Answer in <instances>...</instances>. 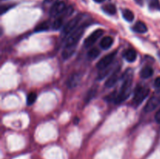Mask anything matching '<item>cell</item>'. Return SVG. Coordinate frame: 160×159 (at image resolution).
<instances>
[{"label": "cell", "mask_w": 160, "mask_h": 159, "mask_svg": "<svg viewBox=\"0 0 160 159\" xmlns=\"http://www.w3.org/2000/svg\"><path fill=\"white\" fill-rule=\"evenodd\" d=\"M95 2H104L105 0H94Z\"/></svg>", "instance_id": "obj_28"}, {"label": "cell", "mask_w": 160, "mask_h": 159, "mask_svg": "<svg viewBox=\"0 0 160 159\" xmlns=\"http://www.w3.org/2000/svg\"><path fill=\"white\" fill-rule=\"evenodd\" d=\"M10 7H11V6H2V13H3L4 12H6V11Z\"/></svg>", "instance_id": "obj_25"}, {"label": "cell", "mask_w": 160, "mask_h": 159, "mask_svg": "<svg viewBox=\"0 0 160 159\" xmlns=\"http://www.w3.org/2000/svg\"><path fill=\"white\" fill-rule=\"evenodd\" d=\"M66 11V4L64 2H57L54 3L50 9V15L52 17H57Z\"/></svg>", "instance_id": "obj_7"}, {"label": "cell", "mask_w": 160, "mask_h": 159, "mask_svg": "<svg viewBox=\"0 0 160 159\" xmlns=\"http://www.w3.org/2000/svg\"><path fill=\"white\" fill-rule=\"evenodd\" d=\"M123 57L128 62H133L137 59V52L133 48H129V49L125 51L124 54H123Z\"/></svg>", "instance_id": "obj_11"}, {"label": "cell", "mask_w": 160, "mask_h": 159, "mask_svg": "<svg viewBox=\"0 0 160 159\" xmlns=\"http://www.w3.org/2000/svg\"><path fill=\"white\" fill-rule=\"evenodd\" d=\"M81 79V75L79 73H75L70 76L67 81V86L69 88H73L76 87L79 84Z\"/></svg>", "instance_id": "obj_10"}, {"label": "cell", "mask_w": 160, "mask_h": 159, "mask_svg": "<svg viewBox=\"0 0 160 159\" xmlns=\"http://www.w3.org/2000/svg\"><path fill=\"white\" fill-rule=\"evenodd\" d=\"M83 15H78L77 17H73V19L70 20L67 24L64 26L63 29H62V35H63L64 37L67 38L75 29L78 27V24H79L80 22L82 20Z\"/></svg>", "instance_id": "obj_4"}, {"label": "cell", "mask_w": 160, "mask_h": 159, "mask_svg": "<svg viewBox=\"0 0 160 159\" xmlns=\"http://www.w3.org/2000/svg\"><path fill=\"white\" fill-rule=\"evenodd\" d=\"M57 0H45L44 1V2L45 3V4H50V3H52V2H57Z\"/></svg>", "instance_id": "obj_26"}, {"label": "cell", "mask_w": 160, "mask_h": 159, "mask_svg": "<svg viewBox=\"0 0 160 159\" xmlns=\"http://www.w3.org/2000/svg\"><path fill=\"white\" fill-rule=\"evenodd\" d=\"M134 1H135L137 3H139L140 5L142 4V0H134Z\"/></svg>", "instance_id": "obj_27"}, {"label": "cell", "mask_w": 160, "mask_h": 159, "mask_svg": "<svg viewBox=\"0 0 160 159\" xmlns=\"http://www.w3.org/2000/svg\"><path fill=\"white\" fill-rule=\"evenodd\" d=\"M62 23H63V20L62 18H58L53 22L52 23V28L54 30H59V28L62 27Z\"/></svg>", "instance_id": "obj_21"}, {"label": "cell", "mask_w": 160, "mask_h": 159, "mask_svg": "<svg viewBox=\"0 0 160 159\" xmlns=\"http://www.w3.org/2000/svg\"><path fill=\"white\" fill-rule=\"evenodd\" d=\"M120 67H119V68H117V70H114V71L112 72V74H111V76L108 78L106 84H105L106 87H109V88L113 87V86L117 84V81H118L119 77H120Z\"/></svg>", "instance_id": "obj_9"}, {"label": "cell", "mask_w": 160, "mask_h": 159, "mask_svg": "<svg viewBox=\"0 0 160 159\" xmlns=\"http://www.w3.org/2000/svg\"><path fill=\"white\" fill-rule=\"evenodd\" d=\"M112 43H113V40L112 37L109 36H106V37H103L100 41V47L102 49H108L112 46Z\"/></svg>", "instance_id": "obj_13"}, {"label": "cell", "mask_w": 160, "mask_h": 159, "mask_svg": "<svg viewBox=\"0 0 160 159\" xmlns=\"http://www.w3.org/2000/svg\"><path fill=\"white\" fill-rule=\"evenodd\" d=\"M102 9L105 12L109 14V15H113L117 12V8L113 4L105 5L102 7Z\"/></svg>", "instance_id": "obj_16"}, {"label": "cell", "mask_w": 160, "mask_h": 159, "mask_svg": "<svg viewBox=\"0 0 160 159\" xmlns=\"http://www.w3.org/2000/svg\"><path fill=\"white\" fill-rule=\"evenodd\" d=\"M133 31L137 33L143 34V33L147 32L148 28H147L146 24L142 21H138L133 26Z\"/></svg>", "instance_id": "obj_12"}, {"label": "cell", "mask_w": 160, "mask_h": 159, "mask_svg": "<svg viewBox=\"0 0 160 159\" xmlns=\"http://www.w3.org/2000/svg\"><path fill=\"white\" fill-rule=\"evenodd\" d=\"M95 94H96V88H95V87H92V89H90V90L88 91L87 95H86V97H85L86 102H89V101H90L91 100L94 98V96L95 95Z\"/></svg>", "instance_id": "obj_17"}, {"label": "cell", "mask_w": 160, "mask_h": 159, "mask_svg": "<svg viewBox=\"0 0 160 159\" xmlns=\"http://www.w3.org/2000/svg\"><path fill=\"white\" fill-rule=\"evenodd\" d=\"M153 73H154L153 69L152 68L151 66H149V65H147V66L144 67V68L141 70L140 75L142 78H144V79H148V78L151 77V76H152Z\"/></svg>", "instance_id": "obj_14"}, {"label": "cell", "mask_w": 160, "mask_h": 159, "mask_svg": "<svg viewBox=\"0 0 160 159\" xmlns=\"http://www.w3.org/2000/svg\"><path fill=\"white\" fill-rule=\"evenodd\" d=\"M103 34H104V31L102 29H98L94 31L84 41V47L85 48H90V47H92L103 35Z\"/></svg>", "instance_id": "obj_6"}, {"label": "cell", "mask_w": 160, "mask_h": 159, "mask_svg": "<svg viewBox=\"0 0 160 159\" xmlns=\"http://www.w3.org/2000/svg\"><path fill=\"white\" fill-rule=\"evenodd\" d=\"M116 55H117V51H113L112 53H109L107 55L104 56L103 58H102L100 59V61H98V63L96 64V67L98 70H105V69L108 68L109 65H111L112 62H113L114 59L116 57Z\"/></svg>", "instance_id": "obj_5"}, {"label": "cell", "mask_w": 160, "mask_h": 159, "mask_svg": "<svg viewBox=\"0 0 160 159\" xmlns=\"http://www.w3.org/2000/svg\"><path fill=\"white\" fill-rule=\"evenodd\" d=\"M149 7L155 10H160L159 0H149Z\"/></svg>", "instance_id": "obj_20"}, {"label": "cell", "mask_w": 160, "mask_h": 159, "mask_svg": "<svg viewBox=\"0 0 160 159\" xmlns=\"http://www.w3.org/2000/svg\"><path fill=\"white\" fill-rule=\"evenodd\" d=\"M100 54V51L96 48H93L92 49L89 50L88 53V55L91 59H95V58L98 57Z\"/></svg>", "instance_id": "obj_19"}, {"label": "cell", "mask_w": 160, "mask_h": 159, "mask_svg": "<svg viewBox=\"0 0 160 159\" xmlns=\"http://www.w3.org/2000/svg\"><path fill=\"white\" fill-rule=\"evenodd\" d=\"M160 104V97L153 96L148 100L147 104H145L144 110L145 112H151L154 111Z\"/></svg>", "instance_id": "obj_8"}, {"label": "cell", "mask_w": 160, "mask_h": 159, "mask_svg": "<svg viewBox=\"0 0 160 159\" xmlns=\"http://www.w3.org/2000/svg\"><path fill=\"white\" fill-rule=\"evenodd\" d=\"M149 94V89L143 86H138L134 92V99H133V104L135 106H138L143 102L144 100L148 97Z\"/></svg>", "instance_id": "obj_3"}, {"label": "cell", "mask_w": 160, "mask_h": 159, "mask_svg": "<svg viewBox=\"0 0 160 159\" xmlns=\"http://www.w3.org/2000/svg\"><path fill=\"white\" fill-rule=\"evenodd\" d=\"M36 99H37V94L34 92H31L28 95V98H27V103H28V105H31V104H34L35 102Z\"/></svg>", "instance_id": "obj_18"}, {"label": "cell", "mask_w": 160, "mask_h": 159, "mask_svg": "<svg viewBox=\"0 0 160 159\" xmlns=\"http://www.w3.org/2000/svg\"><path fill=\"white\" fill-rule=\"evenodd\" d=\"M85 26L86 24H82L79 26L66 38L65 46H64L62 52V57L63 58V59H68L75 52L77 45L84 33Z\"/></svg>", "instance_id": "obj_1"}, {"label": "cell", "mask_w": 160, "mask_h": 159, "mask_svg": "<svg viewBox=\"0 0 160 159\" xmlns=\"http://www.w3.org/2000/svg\"><path fill=\"white\" fill-rule=\"evenodd\" d=\"M122 14H123V17L128 22H132L134 19V12L131 10L128 9H123V12H122Z\"/></svg>", "instance_id": "obj_15"}, {"label": "cell", "mask_w": 160, "mask_h": 159, "mask_svg": "<svg viewBox=\"0 0 160 159\" xmlns=\"http://www.w3.org/2000/svg\"><path fill=\"white\" fill-rule=\"evenodd\" d=\"M48 28V25L47 22H44L39 24L37 27L35 28V31H46Z\"/></svg>", "instance_id": "obj_22"}, {"label": "cell", "mask_w": 160, "mask_h": 159, "mask_svg": "<svg viewBox=\"0 0 160 159\" xmlns=\"http://www.w3.org/2000/svg\"><path fill=\"white\" fill-rule=\"evenodd\" d=\"M154 86L156 87H160V76H158L154 82Z\"/></svg>", "instance_id": "obj_23"}, {"label": "cell", "mask_w": 160, "mask_h": 159, "mask_svg": "<svg viewBox=\"0 0 160 159\" xmlns=\"http://www.w3.org/2000/svg\"><path fill=\"white\" fill-rule=\"evenodd\" d=\"M155 118H156V121L158 123H160V108L159 109V111L156 112V116H155Z\"/></svg>", "instance_id": "obj_24"}, {"label": "cell", "mask_w": 160, "mask_h": 159, "mask_svg": "<svg viewBox=\"0 0 160 159\" xmlns=\"http://www.w3.org/2000/svg\"><path fill=\"white\" fill-rule=\"evenodd\" d=\"M132 83L133 71L129 69V70L125 72L123 76V83H122L120 91H119L118 94H117V97H116L115 99L116 103H117V104L121 103L129 98L131 92Z\"/></svg>", "instance_id": "obj_2"}]
</instances>
